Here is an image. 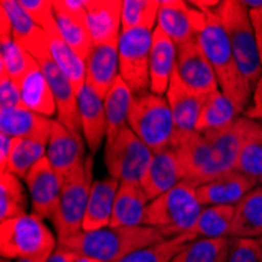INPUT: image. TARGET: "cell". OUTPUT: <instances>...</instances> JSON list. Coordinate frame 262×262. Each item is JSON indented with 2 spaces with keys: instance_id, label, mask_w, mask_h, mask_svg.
<instances>
[{
  "instance_id": "1",
  "label": "cell",
  "mask_w": 262,
  "mask_h": 262,
  "mask_svg": "<svg viewBox=\"0 0 262 262\" xmlns=\"http://www.w3.org/2000/svg\"><path fill=\"white\" fill-rule=\"evenodd\" d=\"M239 145L241 120L223 130L178 137L173 148L178 152L184 182L196 188L235 170Z\"/></svg>"
},
{
  "instance_id": "2",
  "label": "cell",
  "mask_w": 262,
  "mask_h": 262,
  "mask_svg": "<svg viewBox=\"0 0 262 262\" xmlns=\"http://www.w3.org/2000/svg\"><path fill=\"white\" fill-rule=\"evenodd\" d=\"M179 235L171 228L160 226H107L98 231H82L73 239L60 242L58 245L66 247L79 253L102 262H116L141 248L160 244Z\"/></svg>"
},
{
  "instance_id": "3",
  "label": "cell",
  "mask_w": 262,
  "mask_h": 262,
  "mask_svg": "<svg viewBox=\"0 0 262 262\" xmlns=\"http://www.w3.org/2000/svg\"><path fill=\"white\" fill-rule=\"evenodd\" d=\"M206 13V27L198 35V42L217 76L220 91L244 112L253 98V86L244 77L241 66L232 52L228 35L215 8H200Z\"/></svg>"
},
{
  "instance_id": "4",
  "label": "cell",
  "mask_w": 262,
  "mask_h": 262,
  "mask_svg": "<svg viewBox=\"0 0 262 262\" xmlns=\"http://www.w3.org/2000/svg\"><path fill=\"white\" fill-rule=\"evenodd\" d=\"M58 247V239L36 213L0 223V253L7 259L44 262Z\"/></svg>"
},
{
  "instance_id": "5",
  "label": "cell",
  "mask_w": 262,
  "mask_h": 262,
  "mask_svg": "<svg viewBox=\"0 0 262 262\" xmlns=\"http://www.w3.org/2000/svg\"><path fill=\"white\" fill-rule=\"evenodd\" d=\"M217 13L242 74L254 90L262 77V63L250 10L239 0H223Z\"/></svg>"
},
{
  "instance_id": "6",
  "label": "cell",
  "mask_w": 262,
  "mask_h": 262,
  "mask_svg": "<svg viewBox=\"0 0 262 262\" xmlns=\"http://www.w3.org/2000/svg\"><path fill=\"white\" fill-rule=\"evenodd\" d=\"M127 126L154 154L173 148L176 127L168 101L163 96L148 93L135 98L129 110Z\"/></svg>"
},
{
  "instance_id": "7",
  "label": "cell",
  "mask_w": 262,
  "mask_h": 262,
  "mask_svg": "<svg viewBox=\"0 0 262 262\" xmlns=\"http://www.w3.org/2000/svg\"><path fill=\"white\" fill-rule=\"evenodd\" d=\"M91 185V157H88L83 165L63 181L60 200L51 219L57 231L58 244L73 239L83 231Z\"/></svg>"
},
{
  "instance_id": "8",
  "label": "cell",
  "mask_w": 262,
  "mask_h": 262,
  "mask_svg": "<svg viewBox=\"0 0 262 262\" xmlns=\"http://www.w3.org/2000/svg\"><path fill=\"white\" fill-rule=\"evenodd\" d=\"M203 207L196 188L187 182H181L148 204L145 225L171 228L178 234H185L193 228Z\"/></svg>"
},
{
  "instance_id": "9",
  "label": "cell",
  "mask_w": 262,
  "mask_h": 262,
  "mask_svg": "<svg viewBox=\"0 0 262 262\" xmlns=\"http://www.w3.org/2000/svg\"><path fill=\"white\" fill-rule=\"evenodd\" d=\"M152 157L154 152L129 126L115 138L105 141V166L110 178L120 182L141 184Z\"/></svg>"
},
{
  "instance_id": "10",
  "label": "cell",
  "mask_w": 262,
  "mask_h": 262,
  "mask_svg": "<svg viewBox=\"0 0 262 262\" xmlns=\"http://www.w3.org/2000/svg\"><path fill=\"white\" fill-rule=\"evenodd\" d=\"M151 46L152 32L121 30L118 44L120 77L127 83L135 98L151 93Z\"/></svg>"
},
{
  "instance_id": "11",
  "label": "cell",
  "mask_w": 262,
  "mask_h": 262,
  "mask_svg": "<svg viewBox=\"0 0 262 262\" xmlns=\"http://www.w3.org/2000/svg\"><path fill=\"white\" fill-rule=\"evenodd\" d=\"M207 16L203 10L182 0H160L157 27L178 47L198 41L206 27Z\"/></svg>"
},
{
  "instance_id": "12",
  "label": "cell",
  "mask_w": 262,
  "mask_h": 262,
  "mask_svg": "<svg viewBox=\"0 0 262 262\" xmlns=\"http://www.w3.org/2000/svg\"><path fill=\"white\" fill-rule=\"evenodd\" d=\"M54 14L61 38L85 61L93 49L86 0H54Z\"/></svg>"
},
{
  "instance_id": "13",
  "label": "cell",
  "mask_w": 262,
  "mask_h": 262,
  "mask_svg": "<svg viewBox=\"0 0 262 262\" xmlns=\"http://www.w3.org/2000/svg\"><path fill=\"white\" fill-rule=\"evenodd\" d=\"M39 68L47 79L54 98L57 102V118L61 124H64L71 132L82 134L80 126V113H79V96L71 83V80L64 76L63 71L54 61L51 52H47L36 58Z\"/></svg>"
},
{
  "instance_id": "14",
  "label": "cell",
  "mask_w": 262,
  "mask_h": 262,
  "mask_svg": "<svg viewBox=\"0 0 262 262\" xmlns=\"http://www.w3.org/2000/svg\"><path fill=\"white\" fill-rule=\"evenodd\" d=\"M176 73L179 79L201 98H207L220 90L217 76L198 41L178 47Z\"/></svg>"
},
{
  "instance_id": "15",
  "label": "cell",
  "mask_w": 262,
  "mask_h": 262,
  "mask_svg": "<svg viewBox=\"0 0 262 262\" xmlns=\"http://www.w3.org/2000/svg\"><path fill=\"white\" fill-rule=\"evenodd\" d=\"M46 157L51 162L55 173L64 181L66 176L76 171L86 160L82 135L71 132L58 120H52Z\"/></svg>"
},
{
  "instance_id": "16",
  "label": "cell",
  "mask_w": 262,
  "mask_h": 262,
  "mask_svg": "<svg viewBox=\"0 0 262 262\" xmlns=\"http://www.w3.org/2000/svg\"><path fill=\"white\" fill-rule=\"evenodd\" d=\"M26 184L30 193L33 213L41 219H52L57 209L63 179L55 173L51 162L44 157L38 162L26 178Z\"/></svg>"
},
{
  "instance_id": "17",
  "label": "cell",
  "mask_w": 262,
  "mask_h": 262,
  "mask_svg": "<svg viewBox=\"0 0 262 262\" xmlns=\"http://www.w3.org/2000/svg\"><path fill=\"white\" fill-rule=\"evenodd\" d=\"M166 101H168L173 121L176 127V138L196 132V124L204 105V98L190 90L178 76L176 69L170 80L168 91H166ZM174 138V140H176ZM174 145V143H173Z\"/></svg>"
},
{
  "instance_id": "18",
  "label": "cell",
  "mask_w": 262,
  "mask_h": 262,
  "mask_svg": "<svg viewBox=\"0 0 262 262\" xmlns=\"http://www.w3.org/2000/svg\"><path fill=\"white\" fill-rule=\"evenodd\" d=\"M0 10H4L11 24L13 39L29 52L35 60L49 52V41L46 32L33 20L19 0H2Z\"/></svg>"
},
{
  "instance_id": "19",
  "label": "cell",
  "mask_w": 262,
  "mask_h": 262,
  "mask_svg": "<svg viewBox=\"0 0 262 262\" xmlns=\"http://www.w3.org/2000/svg\"><path fill=\"white\" fill-rule=\"evenodd\" d=\"M259 184L248 176L232 170L204 185L196 187V195L203 206L235 207Z\"/></svg>"
},
{
  "instance_id": "20",
  "label": "cell",
  "mask_w": 262,
  "mask_h": 262,
  "mask_svg": "<svg viewBox=\"0 0 262 262\" xmlns=\"http://www.w3.org/2000/svg\"><path fill=\"white\" fill-rule=\"evenodd\" d=\"M120 39L102 46H93L85 60L86 85L96 91L102 99L120 76V55H118Z\"/></svg>"
},
{
  "instance_id": "21",
  "label": "cell",
  "mask_w": 262,
  "mask_h": 262,
  "mask_svg": "<svg viewBox=\"0 0 262 262\" xmlns=\"http://www.w3.org/2000/svg\"><path fill=\"white\" fill-rule=\"evenodd\" d=\"M121 0H86L88 29L93 46H102L120 39L121 26Z\"/></svg>"
},
{
  "instance_id": "22",
  "label": "cell",
  "mask_w": 262,
  "mask_h": 262,
  "mask_svg": "<svg viewBox=\"0 0 262 262\" xmlns=\"http://www.w3.org/2000/svg\"><path fill=\"white\" fill-rule=\"evenodd\" d=\"M184 182L181 163L174 148L154 154L148 170L141 179V187L149 201L159 198L178 184Z\"/></svg>"
},
{
  "instance_id": "23",
  "label": "cell",
  "mask_w": 262,
  "mask_h": 262,
  "mask_svg": "<svg viewBox=\"0 0 262 262\" xmlns=\"http://www.w3.org/2000/svg\"><path fill=\"white\" fill-rule=\"evenodd\" d=\"M79 113L86 146L91 152H98L104 138H107V115L104 99L88 85L79 93Z\"/></svg>"
},
{
  "instance_id": "24",
  "label": "cell",
  "mask_w": 262,
  "mask_h": 262,
  "mask_svg": "<svg viewBox=\"0 0 262 262\" xmlns=\"http://www.w3.org/2000/svg\"><path fill=\"white\" fill-rule=\"evenodd\" d=\"M178 63V46L166 36L159 27L152 32L151 46V93L163 96L168 91L170 80L174 74Z\"/></svg>"
},
{
  "instance_id": "25",
  "label": "cell",
  "mask_w": 262,
  "mask_h": 262,
  "mask_svg": "<svg viewBox=\"0 0 262 262\" xmlns=\"http://www.w3.org/2000/svg\"><path fill=\"white\" fill-rule=\"evenodd\" d=\"M22 105L44 116L54 118L57 115V102L54 98V93L47 83V79L39 68L38 61L33 60L29 71L17 83Z\"/></svg>"
},
{
  "instance_id": "26",
  "label": "cell",
  "mask_w": 262,
  "mask_h": 262,
  "mask_svg": "<svg viewBox=\"0 0 262 262\" xmlns=\"http://www.w3.org/2000/svg\"><path fill=\"white\" fill-rule=\"evenodd\" d=\"M235 170L262 184V121L241 118V145Z\"/></svg>"
},
{
  "instance_id": "27",
  "label": "cell",
  "mask_w": 262,
  "mask_h": 262,
  "mask_svg": "<svg viewBox=\"0 0 262 262\" xmlns=\"http://www.w3.org/2000/svg\"><path fill=\"white\" fill-rule=\"evenodd\" d=\"M149 203L141 184L121 182L116 192L110 226H143Z\"/></svg>"
},
{
  "instance_id": "28",
  "label": "cell",
  "mask_w": 262,
  "mask_h": 262,
  "mask_svg": "<svg viewBox=\"0 0 262 262\" xmlns=\"http://www.w3.org/2000/svg\"><path fill=\"white\" fill-rule=\"evenodd\" d=\"M120 184L121 182L115 178H105L93 182L83 220V231H98L110 226L113 204Z\"/></svg>"
},
{
  "instance_id": "29",
  "label": "cell",
  "mask_w": 262,
  "mask_h": 262,
  "mask_svg": "<svg viewBox=\"0 0 262 262\" xmlns=\"http://www.w3.org/2000/svg\"><path fill=\"white\" fill-rule=\"evenodd\" d=\"M231 239L262 237V187L257 185L234 207Z\"/></svg>"
},
{
  "instance_id": "30",
  "label": "cell",
  "mask_w": 262,
  "mask_h": 262,
  "mask_svg": "<svg viewBox=\"0 0 262 262\" xmlns=\"http://www.w3.org/2000/svg\"><path fill=\"white\" fill-rule=\"evenodd\" d=\"M47 41H49V52L57 63V66L63 71L64 76L73 83L77 96L82 91V88L86 85V71H85V61L71 49V47L64 42L61 38L57 22L54 26L47 27L46 30Z\"/></svg>"
},
{
  "instance_id": "31",
  "label": "cell",
  "mask_w": 262,
  "mask_h": 262,
  "mask_svg": "<svg viewBox=\"0 0 262 262\" xmlns=\"http://www.w3.org/2000/svg\"><path fill=\"white\" fill-rule=\"evenodd\" d=\"M52 120L44 118L24 105L0 108V134L13 138H26L44 132H51Z\"/></svg>"
},
{
  "instance_id": "32",
  "label": "cell",
  "mask_w": 262,
  "mask_h": 262,
  "mask_svg": "<svg viewBox=\"0 0 262 262\" xmlns=\"http://www.w3.org/2000/svg\"><path fill=\"white\" fill-rule=\"evenodd\" d=\"M49 135L51 132H44L26 138H16L11 156L8 159L7 171L16 174L19 179L26 181L30 170L46 157Z\"/></svg>"
},
{
  "instance_id": "33",
  "label": "cell",
  "mask_w": 262,
  "mask_h": 262,
  "mask_svg": "<svg viewBox=\"0 0 262 262\" xmlns=\"http://www.w3.org/2000/svg\"><path fill=\"white\" fill-rule=\"evenodd\" d=\"M241 115L242 112L219 90L206 98L196 124V132H213L228 129L241 120Z\"/></svg>"
},
{
  "instance_id": "34",
  "label": "cell",
  "mask_w": 262,
  "mask_h": 262,
  "mask_svg": "<svg viewBox=\"0 0 262 262\" xmlns=\"http://www.w3.org/2000/svg\"><path fill=\"white\" fill-rule=\"evenodd\" d=\"M135 99V94L127 86V83L118 76L113 86L104 99L105 115H107V140L115 138L126 126L130 105Z\"/></svg>"
},
{
  "instance_id": "35",
  "label": "cell",
  "mask_w": 262,
  "mask_h": 262,
  "mask_svg": "<svg viewBox=\"0 0 262 262\" xmlns=\"http://www.w3.org/2000/svg\"><path fill=\"white\" fill-rule=\"evenodd\" d=\"M232 219V206H204L190 234L200 239H228Z\"/></svg>"
},
{
  "instance_id": "36",
  "label": "cell",
  "mask_w": 262,
  "mask_h": 262,
  "mask_svg": "<svg viewBox=\"0 0 262 262\" xmlns=\"http://www.w3.org/2000/svg\"><path fill=\"white\" fill-rule=\"evenodd\" d=\"M27 206V193L20 179L10 171L0 173V220L26 215Z\"/></svg>"
},
{
  "instance_id": "37",
  "label": "cell",
  "mask_w": 262,
  "mask_h": 262,
  "mask_svg": "<svg viewBox=\"0 0 262 262\" xmlns=\"http://www.w3.org/2000/svg\"><path fill=\"white\" fill-rule=\"evenodd\" d=\"M160 11V0H123V30L154 32Z\"/></svg>"
},
{
  "instance_id": "38",
  "label": "cell",
  "mask_w": 262,
  "mask_h": 262,
  "mask_svg": "<svg viewBox=\"0 0 262 262\" xmlns=\"http://www.w3.org/2000/svg\"><path fill=\"white\" fill-rule=\"evenodd\" d=\"M196 239H200V237L190 232L179 234L165 242L141 248L116 262H171L190 242H193Z\"/></svg>"
},
{
  "instance_id": "39",
  "label": "cell",
  "mask_w": 262,
  "mask_h": 262,
  "mask_svg": "<svg viewBox=\"0 0 262 262\" xmlns=\"http://www.w3.org/2000/svg\"><path fill=\"white\" fill-rule=\"evenodd\" d=\"M33 60L35 58L24 51L13 36L0 38V66H2L0 73L11 77L16 83L26 76Z\"/></svg>"
},
{
  "instance_id": "40",
  "label": "cell",
  "mask_w": 262,
  "mask_h": 262,
  "mask_svg": "<svg viewBox=\"0 0 262 262\" xmlns=\"http://www.w3.org/2000/svg\"><path fill=\"white\" fill-rule=\"evenodd\" d=\"M232 239H196L190 242L171 262H215Z\"/></svg>"
},
{
  "instance_id": "41",
  "label": "cell",
  "mask_w": 262,
  "mask_h": 262,
  "mask_svg": "<svg viewBox=\"0 0 262 262\" xmlns=\"http://www.w3.org/2000/svg\"><path fill=\"white\" fill-rule=\"evenodd\" d=\"M228 262H262V237L232 239Z\"/></svg>"
},
{
  "instance_id": "42",
  "label": "cell",
  "mask_w": 262,
  "mask_h": 262,
  "mask_svg": "<svg viewBox=\"0 0 262 262\" xmlns=\"http://www.w3.org/2000/svg\"><path fill=\"white\" fill-rule=\"evenodd\" d=\"M19 2L42 30L57 22L54 14V0H19Z\"/></svg>"
},
{
  "instance_id": "43",
  "label": "cell",
  "mask_w": 262,
  "mask_h": 262,
  "mask_svg": "<svg viewBox=\"0 0 262 262\" xmlns=\"http://www.w3.org/2000/svg\"><path fill=\"white\" fill-rule=\"evenodd\" d=\"M19 105H22V101L17 83L7 74L0 73V108H13Z\"/></svg>"
},
{
  "instance_id": "44",
  "label": "cell",
  "mask_w": 262,
  "mask_h": 262,
  "mask_svg": "<svg viewBox=\"0 0 262 262\" xmlns=\"http://www.w3.org/2000/svg\"><path fill=\"white\" fill-rule=\"evenodd\" d=\"M13 137H8L5 134H0V173H7L8 159L11 156L13 146H14Z\"/></svg>"
},
{
  "instance_id": "45",
  "label": "cell",
  "mask_w": 262,
  "mask_h": 262,
  "mask_svg": "<svg viewBox=\"0 0 262 262\" xmlns=\"http://www.w3.org/2000/svg\"><path fill=\"white\" fill-rule=\"evenodd\" d=\"M79 256H80L79 253H76V251H73V250H69V248H66V247L58 245V247L54 250V253H52L49 257H47L44 262H74Z\"/></svg>"
},
{
  "instance_id": "46",
  "label": "cell",
  "mask_w": 262,
  "mask_h": 262,
  "mask_svg": "<svg viewBox=\"0 0 262 262\" xmlns=\"http://www.w3.org/2000/svg\"><path fill=\"white\" fill-rule=\"evenodd\" d=\"M250 116L259 118V120L262 121V77L253 91V110L250 112Z\"/></svg>"
},
{
  "instance_id": "47",
  "label": "cell",
  "mask_w": 262,
  "mask_h": 262,
  "mask_svg": "<svg viewBox=\"0 0 262 262\" xmlns=\"http://www.w3.org/2000/svg\"><path fill=\"white\" fill-rule=\"evenodd\" d=\"M253 26L256 30V38H257V47H259V55H260V63H262V8L251 10L250 11Z\"/></svg>"
},
{
  "instance_id": "48",
  "label": "cell",
  "mask_w": 262,
  "mask_h": 262,
  "mask_svg": "<svg viewBox=\"0 0 262 262\" xmlns=\"http://www.w3.org/2000/svg\"><path fill=\"white\" fill-rule=\"evenodd\" d=\"M231 247V245H229ZM229 247L228 248H225L223 251H222V254L217 257V260L215 262H228V256H229Z\"/></svg>"
},
{
  "instance_id": "49",
  "label": "cell",
  "mask_w": 262,
  "mask_h": 262,
  "mask_svg": "<svg viewBox=\"0 0 262 262\" xmlns=\"http://www.w3.org/2000/svg\"><path fill=\"white\" fill-rule=\"evenodd\" d=\"M74 262H102V260L93 259V257H88V256H79Z\"/></svg>"
},
{
  "instance_id": "50",
  "label": "cell",
  "mask_w": 262,
  "mask_h": 262,
  "mask_svg": "<svg viewBox=\"0 0 262 262\" xmlns=\"http://www.w3.org/2000/svg\"><path fill=\"white\" fill-rule=\"evenodd\" d=\"M16 262H39V260H32V259H17Z\"/></svg>"
},
{
  "instance_id": "51",
  "label": "cell",
  "mask_w": 262,
  "mask_h": 262,
  "mask_svg": "<svg viewBox=\"0 0 262 262\" xmlns=\"http://www.w3.org/2000/svg\"><path fill=\"white\" fill-rule=\"evenodd\" d=\"M0 262H11V259H7V257H2V260Z\"/></svg>"
}]
</instances>
